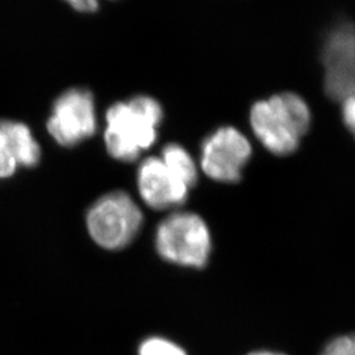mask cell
Here are the masks:
<instances>
[{"instance_id":"cell-12","label":"cell","mask_w":355,"mask_h":355,"mask_svg":"<svg viewBox=\"0 0 355 355\" xmlns=\"http://www.w3.org/2000/svg\"><path fill=\"white\" fill-rule=\"evenodd\" d=\"M321 355H355V333L333 338L327 343Z\"/></svg>"},{"instance_id":"cell-9","label":"cell","mask_w":355,"mask_h":355,"mask_svg":"<svg viewBox=\"0 0 355 355\" xmlns=\"http://www.w3.org/2000/svg\"><path fill=\"white\" fill-rule=\"evenodd\" d=\"M0 152L12 154L19 165L28 168L41 161V148L31 128L12 120H0Z\"/></svg>"},{"instance_id":"cell-15","label":"cell","mask_w":355,"mask_h":355,"mask_svg":"<svg viewBox=\"0 0 355 355\" xmlns=\"http://www.w3.org/2000/svg\"><path fill=\"white\" fill-rule=\"evenodd\" d=\"M76 11L83 13H94L99 10V0H64Z\"/></svg>"},{"instance_id":"cell-6","label":"cell","mask_w":355,"mask_h":355,"mask_svg":"<svg viewBox=\"0 0 355 355\" xmlns=\"http://www.w3.org/2000/svg\"><path fill=\"white\" fill-rule=\"evenodd\" d=\"M253 148L249 139L234 127H221L204 139L200 168L218 183H237L250 162Z\"/></svg>"},{"instance_id":"cell-1","label":"cell","mask_w":355,"mask_h":355,"mask_svg":"<svg viewBox=\"0 0 355 355\" xmlns=\"http://www.w3.org/2000/svg\"><path fill=\"white\" fill-rule=\"evenodd\" d=\"M161 103L149 95H137L112 104L105 114L104 144L108 154L120 162H135L158 139L164 121Z\"/></svg>"},{"instance_id":"cell-4","label":"cell","mask_w":355,"mask_h":355,"mask_svg":"<svg viewBox=\"0 0 355 355\" xmlns=\"http://www.w3.org/2000/svg\"><path fill=\"white\" fill-rule=\"evenodd\" d=\"M86 223L94 242L107 250H120L135 241L144 215L129 193L112 191L91 205Z\"/></svg>"},{"instance_id":"cell-13","label":"cell","mask_w":355,"mask_h":355,"mask_svg":"<svg viewBox=\"0 0 355 355\" xmlns=\"http://www.w3.org/2000/svg\"><path fill=\"white\" fill-rule=\"evenodd\" d=\"M343 121L345 127L353 135L355 139V94L343 101Z\"/></svg>"},{"instance_id":"cell-3","label":"cell","mask_w":355,"mask_h":355,"mask_svg":"<svg viewBox=\"0 0 355 355\" xmlns=\"http://www.w3.org/2000/svg\"><path fill=\"white\" fill-rule=\"evenodd\" d=\"M154 245L158 255L171 265L203 268L212 254V234L202 216L177 211L159 223Z\"/></svg>"},{"instance_id":"cell-7","label":"cell","mask_w":355,"mask_h":355,"mask_svg":"<svg viewBox=\"0 0 355 355\" xmlns=\"http://www.w3.org/2000/svg\"><path fill=\"white\" fill-rule=\"evenodd\" d=\"M324 87L330 99L343 102L355 94V23L331 26L321 46Z\"/></svg>"},{"instance_id":"cell-8","label":"cell","mask_w":355,"mask_h":355,"mask_svg":"<svg viewBox=\"0 0 355 355\" xmlns=\"http://www.w3.org/2000/svg\"><path fill=\"white\" fill-rule=\"evenodd\" d=\"M137 190L148 207L167 211L186 203L191 189L161 157H148L137 168Z\"/></svg>"},{"instance_id":"cell-2","label":"cell","mask_w":355,"mask_h":355,"mask_svg":"<svg viewBox=\"0 0 355 355\" xmlns=\"http://www.w3.org/2000/svg\"><path fill=\"white\" fill-rule=\"evenodd\" d=\"M249 121L255 139L266 150L286 157L299 149L311 128L312 114L300 95L280 92L254 103Z\"/></svg>"},{"instance_id":"cell-14","label":"cell","mask_w":355,"mask_h":355,"mask_svg":"<svg viewBox=\"0 0 355 355\" xmlns=\"http://www.w3.org/2000/svg\"><path fill=\"white\" fill-rule=\"evenodd\" d=\"M17 161L13 158L12 154L0 152V179L12 177L17 168Z\"/></svg>"},{"instance_id":"cell-16","label":"cell","mask_w":355,"mask_h":355,"mask_svg":"<svg viewBox=\"0 0 355 355\" xmlns=\"http://www.w3.org/2000/svg\"><path fill=\"white\" fill-rule=\"evenodd\" d=\"M249 355H286L283 353H278V352H270V350H259V352H253Z\"/></svg>"},{"instance_id":"cell-11","label":"cell","mask_w":355,"mask_h":355,"mask_svg":"<svg viewBox=\"0 0 355 355\" xmlns=\"http://www.w3.org/2000/svg\"><path fill=\"white\" fill-rule=\"evenodd\" d=\"M139 355H187L186 350L164 337H149L139 346Z\"/></svg>"},{"instance_id":"cell-5","label":"cell","mask_w":355,"mask_h":355,"mask_svg":"<svg viewBox=\"0 0 355 355\" xmlns=\"http://www.w3.org/2000/svg\"><path fill=\"white\" fill-rule=\"evenodd\" d=\"M51 139L64 148H73L91 139L98 130L95 98L86 89H70L53 103L46 123Z\"/></svg>"},{"instance_id":"cell-10","label":"cell","mask_w":355,"mask_h":355,"mask_svg":"<svg viewBox=\"0 0 355 355\" xmlns=\"http://www.w3.org/2000/svg\"><path fill=\"white\" fill-rule=\"evenodd\" d=\"M161 158L190 189L198 183L199 168L193 157L184 146L174 142L167 144L161 152Z\"/></svg>"}]
</instances>
